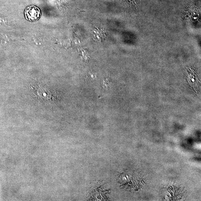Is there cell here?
<instances>
[{"instance_id": "cell-1", "label": "cell", "mask_w": 201, "mask_h": 201, "mask_svg": "<svg viewBox=\"0 0 201 201\" xmlns=\"http://www.w3.org/2000/svg\"><path fill=\"white\" fill-rule=\"evenodd\" d=\"M25 14L26 19L31 21L38 20L41 16L40 9L34 6L28 7L25 11Z\"/></svg>"}]
</instances>
